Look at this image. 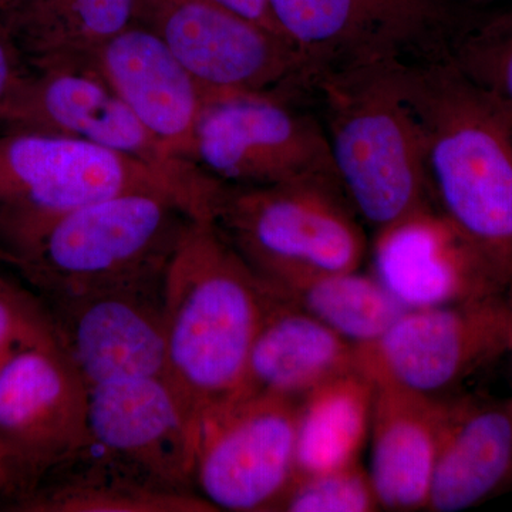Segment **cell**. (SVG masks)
Here are the masks:
<instances>
[{"label":"cell","instance_id":"obj_1","mask_svg":"<svg viewBox=\"0 0 512 512\" xmlns=\"http://www.w3.org/2000/svg\"><path fill=\"white\" fill-rule=\"evenodd\" d=\"M433 204L512 278V117L450 53L404 63Z\"/></svg>","mask_w":512,"mask_h":512},{"label":"cell","instance_id":"obj_2","mask_svg":"<svg viewBox=\"0 0 512 512\" xmlns=\"http://www.w3.org/2000/svg\"><path fill=\"white\" fill-rule=\"evenodd\" d=\"M266 291L212 220L194 218L165 272V380L198 421L241 390Z\"/></svg>","mask_w":512,"mask_h":512},{"label":"cell","instance_id":"obj_3","mask_svg":"<svg viewBox=\"0 0 512 512\" xmlns=\"http://www.w3.org/2000/svg\"><path fill=\"white\" fill-rule=\"evenodd\" d=\"M403 64L325 74L312 86L342 190L359 220L375 231L433 204Z\"/></svg>","mask_w":512,"mask_h":512},{"label":"cell","instance_id":"obj_4","mask_svg":"<svg viewBox=\"0 0 512 512\" xmlns=\"http://www.w3.org/2000/svg\"><path fill=\"white\" fill-rule=\"evenodd\" d=\"M151 192L173 197L195 218L210 215L211 185L190 183L123 154L73 138L0 134V255L25 259L60 218L83 205Z\"/></svg>","mask_w":512,"mask_h":512},{"label":"cell","instance_id":"obj_5","mask_svg":"<svg viewBox=\"0 0 512 512\" xmlns=\"http://www.w3.org/2000/svg\"><path fill=\"white\" fill-rule=\"evenodd\" d=\"M191 211L173 197L130 192L83 205L13 268L43 301L160 278Z\"/></svg>","mask_w":512,"mask_h":512},{"label":"cell","instance_id":"obj_6","mask_svg":"<svg viewBox=\"0 0 512 512\" xmlns=\"http://www.w3.org/2000/svg\"><path fill=\"white\" fill-rule=\"evenodd\" d=\"M212 221L261 275L359 271L369 251L338 178L222 184Z\"/></svg>","mask_w":512,"mask_h":512},{"label":"cell","instance_id":"obj_7","mask_svg":"<svg viewBox=\"0 0 512 512\" xmlns=\"http://www.w3.org/2000/svg\"><path fill=\"white\" fill-rule=\"evenodd\" d=\"M279 28L325 74L450 53L480 10L448 0H268Z\"/></svg>","mask_w":512,"mask_h":512},{"label":"cell","instance_id":"obj_8","mask_svg":"<svg viewBox=\"0 0 512 512\" xmlns=\"http://www.w3.org/2000/svg\"><path fill=\"white\" fill-rule=\"evenodd\" d=\"M136 23L153 30L214 97H312L305 57L289 37L210 0H137Z\"/></svg>","mask_w":512,"mask_h":512},{"label":"cell","instance_id":"obj_9","mask_svg":"<svg viewBox=\"0 0 512 512\" xmlns=\"http://www.w3.org/2000/svg\"><path fill=\"white\" fill-rule=\"evenodd\" d=\"M299 403L235 394L198 417L194 487L217 511L276 512L296 480Z\"/></svg>","mask_w":512,"mask_h":512},{"label":"cell","instance_id":"obj_10","mask_svg":"<svg viewBox=\"0 0 512 512\" xmlns=\"http://www.w3.org/2000/svg\"><path fill=\"white\" fill-rule=\"evenodd\" d=\"M90 441L89 389L60 343L23 350L0 370V503L35 490Z\"/></svg>","mask_w":512,"mask_h":512},{"label":"cell","instance_id":"obj_11","mask_svg":"<svg viewBox=\"0 0 512 512\" xmlns=\"http://www.w3.org/2000/svg\"><path fill=\"white\" fill-rule=\"evenodd\" d=\"M298 104L249 94L211 101L198 123L192 163L232 187L338 178L325 127Z\"/></svg>","mask_w":512,"mask_h":512},{"label":"cell","instance_id":"obj_12","mask_svg":"<svg viewBox=\"0 0 512 512\" xmlns=\"http://www.w3.org/2000/svg\"><path fill=\"white\" fill-rule=\"evenodd\" d=\"M512 348L511 291L453 305L406 309L372 343L357 346L373 380L440 397Z\"/></svg>","mask_w":512,"mask_h":512},{"label":"cell","instance_id":"obj_13","mask_svg":"<svg viewBox=\"0 0 512 512\" xmlns=\"http://www.w3.org/2000/svg\"><path fill=\"white\" fill-rule=\"evenodd\" d=\"M0 127L84 141L190 183L210 180L197 165L171 156L134 111L90 69L29 72L2 111Z\"/></svg>","mask_w":512,"mask_h":512},{"label":"cell","instance_id":"obj_14","mask_svg":"<svg viewBox=\"0 0 512 512\" xmlns=\"http://www.w3.org/2000/svg\"><path fill=\"white\" fill-rule=\"evenodd\" d=\"M164 282L165 275L43 301L87 389L140 377L165 379Z\"/></svg>","mask_w":512,"mask_h":512},{"label":"cell","instance_id":"obj_15","mask_svg":"<svg viewBox=\"0 0 512 512\" xmlns=\"http://www.w3.org/2000/svg\"><path fill=\"white\" fill-rule=\"evenodd\" d=\"M372 268L404 309L476 301L512 289L511 276L434 204L375 231Z\"/></svg>","mask_w":512,"mask_h":512},{"label":"cell","instance_id":"obj_16","mask_svg":"<svg viewBox=\"0 0 512 512\" xmlns=\"http://www.w3.org/2000/svg\"><path fill=\"white\" fill-rule=\"evenodd\" d=\"M89 427L92 440L104 450L158 483L197 494V419L164 377L93 387L89 390Z\"/></svg>","mask_w":512,"mask_h":512},{"label":"cell","instance_id":"obj_17","mask_svg":"<svg viewBox=\"0 0 512 512\" xmlns=\"http://www.w3.org/2000/svg\"><path fill=\"white\" fill-rule=\"evenodd\" d=\"M87 69L134 111L171 156L194 164L198 123L215 99L160 36L134 22L101 47Z\"/></svg>","mask_w":512,"mask_h":512},{"label":"cell","instance_id":"obj_18","mask_svg":"<svg viewBox=\"0 0 512 512\" xmlns=\"http://www.w3.org/2000/svg\"><path fill=\"white\" fill-rule=\"evenodd\" d=\"M373 382L369 477L380 510H426L451 399Z\"/></svg>","mask_w":512,"mask_h":512},{"label":"cell","instance_id":"obj_19","mask_svg":"<svg viewBox=\"0 0 512 512\" xmlns=\"http://www.w3.org/2000/svg\"><path fill=\"white\" fill-rule=\"evenodd\" d=\"M264 285V316L237 394L301 403L323 383L359 367L356 345Z\"/></svg>","mask_w":512,"mask_h":512},{"label":"cell","instance_id":"obj_20","mask_svg":"<svg viewBox=\"0 0 512 512\" xmlns=\"http://www.w3.org/2000/svg\"><path fill=\"white\" fill-rule=\"evenodd\" d=\"M512 488V399L454 397L426 511L470 510Z\"/></svg>","mask_w":512,"mask_h":512},{"label":"cell","instance_id":"obj_21","mask_svg":"<svg viewBox=\"0 0 512 512\" xmlns=\"http://www.w3.org/2000/svg\"><path fill=\"white\" fill-rule=\"evenodd\" d=\"M6 512H214L198 494L184 493L90 441L35 490L0 503Z\"/></svg>","mask_w":512,"mask_h":512},{"label":"cell","instance_id":"obj_22","mask_svg":"<svg viewBox=\"0 0 512 512\" xmlns=\"http://www.w3.org/2000/svg\"><path fill=\"white\" fill-rule=\"evenodd\" d=\"M137 0H9L0 22L35 72L87 69L94 55L136 22Z\"/></svg>","mask_w":512,"mask_h":512},{"label":"cell","instance_id":"obj_23","mask_svg":"<svg viewBox=\"0 0 512 512\" xmlns=\"http://www.w3.org/2000/svg\"><path fill=\"white\" fill-rule=\"evenodd\" d=\"M373 397L375 382L357 367L299 403L296 478L359 463L370 436Z\"/></svg>","mask_w":512,"mask_h":512},{"label":"cell","instance_id":"obj_24","mask_svg":"<svg viewBox=\"0 0 512 512\" xmlns=\"http://www.w3.org/2000/svg\"><path fill=\"white\" fill-rule=\"evenodd\" d=\"M259 276L278 298L356 346L372 343L406 311L372 274L346 271Z\"/></svg>","mask_w":512,"mask_h":512},{"label":"cell","instance_id":"obj_25","mask_svg":"<svg viewBox=\"0 0 512 512\" xmlns=\"http://www.w3.org/2000/svg\"><path fill=\"white\" fill-rule=\"evenodd\" d=\"M450 57L461 73L512 117V10H481L458 33Z\"/></svg>","mask_w":512,"mask_h":512},{"label":"cell","instance_id":"obj_26","mask_svg":"<svg viewBox=\"0 0 512 512\" xmlns=\"http://www.w3.org/2000/svg\"><path fill=\"white\" fill-rule=\"evenodd\" d=\"M369 471L352 466L298 477L282 501L286 512H372L379 511Z\"/></svg>","mask_w":512,"mask_h":512},{"label":"cell","instance_id":"obj_27","mask_svg":"<svg viewBox=\"0 0 512 512\" xmlns=\"http://www.w3.org/2000/svg\"><path fill=\"white\" fill-rule=\"evenodd\" d=\"M56 342L55 322L43 299L6 279L0 286V370L23 350Z\"/></svg>","mask_w":512,"mask_h":512},{"label":"cell","instance_id":"obj_28","mask_svg":"<svg viewBox=\"0 0 512 512\" xmlns=\"http://www.w3.org/2000/svg\"><path fill=\"white\" fill-rule=\"evenodd\" d=\"M28 64L10 37L3 23L0 22V116L15 94L23 77L29 73Z\"/></svg>","mask_w":512,"mask_h":512},{"label":"cell","instance_id":"obj_29","mask_svg":"<svg viewBox=\"0 0 512 512\" xmlns=\"http://www.w3.org/2000/svg\"><path fill=\"white\" fill-rule=\"evenodd\" d=\"M210 2L218 3V5L224 6V8L234 10L239 15L254 20L259 25L286 36L282 29L279 28L278 23H276L274 15H272L271 9H269L268 0H210Z\"/></svg>","mask_w":512,"mask_h":512},{"label":"cell","instance_id":"obj_30","mask_svg":"<svg viewBox=\"0 0 512 512\" xmlns=\"http://www.w3.org/2000/svg\"><path fill=\"white\" fill-rule=\"evenodd\" d=\"M448 2L456 3V5L467 6V8L481 9V6L487 3H493L495 0H448Z\"/></svg>","mask_w":512,"mask_h":512},{"label":"cell","instance_id":"obj_31","mask_svg":"<svg viewBox=\"0 0 512 512\" xmlns=\"http://www.w3.org/2000/svg\"><path fill=\"white\" fill-rule=\"evenodd\" d=\"M6 488H8V483H6L5 473H3L2 466H0V500L5 497Z\"/></svg>","mask_w":512,"mask_h":512},{"label":"cell","instance_id":"obj_32","mask_svg":"<svg viewBox=\"0 0 512 512\" xmlns=\"http://www.w3.org/2000/svg\"><path fill=\"white\" fill-rule=\"evenodd\" d=\"M2 262H3L2 255H0V264H2ZM6 279H8V278H5V276H3V274H2V272H0V286L5 284Z\"/></svg>","mask_w":512,"mask_h":512},{"label":"cell","instance_id":"obj_33","mask_svg":"<svg viewBox=\"0 0 512 512\" xmlns=\"http://www.w3.org/2000/svg\"><path fill=\"white\" fill-rule=\"evenodd\" d=\"M8 2H9V0H0V9H2L3 6H5L6 3H8Z\"/></svg>","mask_w":512,"mask_h":512},{"label":"cell","instance_id":"obj_34","mask_svg":"<svg viewBox=\"0 0 512 512\" xmlns=\"http://www.w3.org/2000/svg\"><path fill=\"white\" fill-rule=\"evenodd\" d=\"M511 352H512V348H511Z\"/></svg>","mask_w":512,"mask_h":512}]
</instances>
